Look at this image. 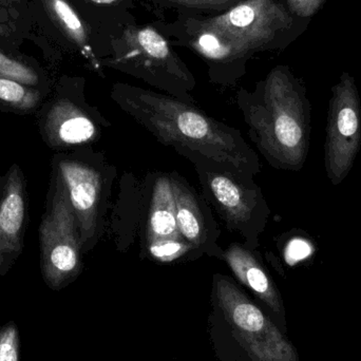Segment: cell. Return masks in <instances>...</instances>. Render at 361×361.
<instances>
[{"label": "cell", "mask_w": 361, "mask_h": 361, "mask_svg": "<svg viewBox=\"0 0 361 361\" xmlns=\"http://www.w3.org/2000/svg\"><path fill=\"white\" fill-rule=\"evenodd\" d=\"M114 99L159 141L182 154L188 152V157L212 161L243 177L260 171L258 157L239 131L188 104L146 91L121 92Z\"/></svg>", "instance_id": "6da1fadb"}, {"label": "cell", "mask_w": 361, "mask_h": 361, "mask_svg": "<svg viewBox=\"0 0 361 361\" xmlns=\"http://www.w3.org/2000/svg\"><path fill=\"white\" fill-rule=\"evenodd\" d=\"M207 334L219 361H300L269 314L221 274L212 279Z\"/></svg>", "instance_id": "7a4b0ae2"}, {"label": "cell", "mask_w": 361, "mask_h": 361, "mask_svg": "<svg viewBox=\"0 0 361 361\" xmlns=\"http://www.w3.org/2000/svg\"><path fill=\"white\" fill-rule=\"evenodd\" d=\"M255 143L271 165L299 171L311 141V104L305 90L284 70H275L262 94L243 107Z\"/></svg>", "instance_id": "3957f363"}, {"label": "cell", "mask_w": 361, "mask_h": 361, "mask_svg": "<svg viewBox=\"0 0 361 361\" xmlns=\"http://www.w3.org/2000/svg\"><path fill=\"white\" fill-rule=\"evenodd\" d=\"M40 269L50 290H61L82 271L80 231L67 188L53 169L46 212L39 226Z\"/></svg>", "instance_id": "277c9868"}, {"label": "cell", "mask_w": 361, "mask_h": 361, "mask_svg": "<svg viewBox=\"0 0 361 361\" xmlns=\"http://www.w3.org/2000/svg\"><path fill=\"white\" fill-rule=\"evenodd\" d=\"M361 146V103L353 76L343 72L332 88L324 144L328 179L339 185L353 169Z\"/></svg>", "instance_id": "5b68a950"}, {"label": "cell", "mask_w": 361, "mask_h": 361, "mask_svg": "<svg viewBox=\"0 0 361 361\" xmlns=\"http://www.w3.org/2000/svg\"><path fill=\"white\" fill-rule=\"evenodd\" d=\"M205 161L204 163L201 158L197 160L202 183L225 222L229 228L241 231L247 239L252 235L257 242L258 233L264 228L269 214L267 202L258 187L246 186L245 183L238 179L241 175L231 169L212 171L209 161Z\"/></svg>", "instance_id": "8992f818"}, {"label": "cell", "mask_w": 361, "mask_h": 361, "mask_svg": "<svg viewBox=\"0 0 361 361\" xmlns=\"http://www.w3.org/2000/svg\"><path fill=\"white\" fill-rule=\"evenodd\" d=\"M53 169L63 179L73 207L82 252H87L97 243L99 237V214L101 204V173L78 154H55Z\"/></svg>", "instance_id": "52a82bcc"}, {"label": "cell", "mask_w": 361, "mask_h": 361, "mask_svg": "<svg viewBox=\"0 0 361 361\" xmlns=\"http://www.w3.org/2000/svg\"><path fill=\"white\" fill-rule=\"evenodd\" d=\"M27 223V180L20 167L14 164L0 178V277L23 254Z\"/></svg>", "instance_id": "ba28073f"}, {"label": "cell", "mask_w": 361, "mask_h": 361, "mask_svg": "<svg viewBox=\"0 0 361 361\" xmlns=\"http://www.w3.org/2000/svg\"><path fill=\"white\" fill-rule=\"evenodd\" d=\"M42 140L53 149L86 145L97 139L99 129L90 114L65 97H55L38 110Z\"/></svg>", "instance_id": "9c48e42d"}, {"label": "cell", "mask_w": 361, "mask_h": 361, "mask_svg": "<svg viewBox=\"0 0 361 361\" xmlns=\"http://www.w3.org/2000/svg\"><path fill=\"white\" fill-rule=\"evenodd\" d=\"M222 258L235 278L252 292L269 317L286 334L288 322L283 299L260 261L247 248L240 244L229 245L223 252Z\"/></svg>", "instance_id": "30bf717a"}, {"label": "cell", "mask_w": 361, "mask_h": 361, "mask_svg": "<svg viewBox=\"0 0 361 361\" xmlns=\"http://www.w3.org/2000/svg\"><path fill=\"white\" fill-rule=\"evenodd\" d=\"M180 238L171 178L157 180L152 190L147 222V243Z\"/></svg>", "instance_id": "8fae6325"}, {"label": "cell", "mask_w": 361, "mask_h": 361, "mask_svg": "<svg viewBox=\"0 0 361 361\" xmlns=\"http://www.w3.org/2000/svg\"><path fill=\"white\" fill-rule=\"evenodd\" d=\"M177 224L180 237L193 248H202L207 241V231L201 208L193 193L180 180L171 178Z\"/></svg>", "instance_id": "7c38bea8"}, {"label": "cell", "mask_w": 361, "mask_h": 361, "mask_svg": "<svg viewBox=\"0 0 361 361\" xmlns=\"http://www.w3.org/2000/svg\"><path fill=\"white\" fill-rule=\"evenodd\" d=\"M44 91L15 80L0 78V109L18 114L38 111L44 101Z\"/></svg>", "instance_id": "4fadbf2b"}, {"label": "cell", "mask_w": 361, "mask_h": 361, "mask_svg": "<svg viewBox=\"0 0 361 361\" xmlns=\"http://www.w3.org/2000/svg\"><path fill=\"white\" fill-rule=\"evenodd\" d=\"M51 18L80 46L86 44V33L78 14L66 0H44Z\"/></svg>", "instance_id": "5bb4252c"}, {"label": "cell", "mask_w": 361, "mask_h": 361, "mask_svg": "<svg viewBox=\"0 0 361 361\" xmlns=\"http://www.w3.org/2000/svg\"><path fill=\"white\" fill-rule=\"evenodd\" d=\"M0 78L15 80L36 89H40L42 84L37 70L29 63L2 52H0Z\"/></svg>", "instance_id": "9a60e30c"}, {"label": "cell", "mask_w": 361, "mask_h": 361, "mask_svg": "<svg viewBox=\"0 0 361 361\" xmlns=\"http://www.w3.org/2000/svg\"><path fill=\"white\" fill-rule=\"evenodd\" d=\"M147 244L149 254L161 262H173L178 260L193 248L182 237Z\"/></svg>", "instance_id": "2e32d148"}, {"label": "cell", "mask_w": 361, "mask_h": 361, "mask_svg": "<svg viewBox=\"0 0 361 361\" xmlns=\"http://www.w3.org/2000/svg\"><path fill=\"white\" fill-rule=\"evenodd\" d=\"M0 361H20V337L13 320L0 326Z\"/></svg>", "instance_id": "e0dca14e"}, {"label": "cell", "mask_w": 361, "mask_h": 361, "mask_svg": "<svg viewBox=\"0 0 361 361\" xmlns=\"http://www.w3.org/2000/svg\"><path fill=\"white\" fill-rule=\"evenodd\" d=\"M139 42L144 50L154 59H163L169 55L166 42L154 30L145 29L140 32Z\"/></svg>", "instance_id": "ac0fdd59"}, {"label": "cell", "mask_w": 361, "mask_h": 361, "mask_svg": "<svg viewBox=\"0 0 361 361\" xmlns=\"http://www.w3.org/2000/svg\"><path fill=\"white\" fill-rule=\"evenodd\" d=\"M199 44L202 50L210 57L214 59H220L224 56L225 48L224 46L220 44L218 38L212 34H204L199 38Z\"/></svg>", "instance_id": "d6986e66"}, {"label": "cell", "mask_w": 361, "mask_h": 361, "mask_svg": "<svg viewBox=\"0 0 361 361\" xmlns=\"http://www.w3.org/2000/svg\"><path fill=\"white\" fill-rule=\"evenodd\" d=\"M326 0H288L290 8L301 17H311L322 8Z\"/></svg>", "instance_id": "ffe728a7"}, {"label": "cell", "mask_w": 361, "mask_h": 361, "mask_svg": "<svg viewBox=\"0 0 361 361\" xmlns=\"http://www.w3.org/2000/svg\"><path fill=\"white\" fill-rule=\"evenodd\" d=\"M8 33V29L4 25V23H0V37L4 35H6Z\"/></svg>", "instance_id": "44dd1931"}, {"label": "cell", "mask_w": 361, "mask_h": 361, "mask_svg": "<svg viewBox=\"0 0 361 361\" xmlns=\"http://www.w3.org/2000/svg\"><path fill=\"white\" fill-rule=\"evenodd\" d=\"M91 1L97 2V4H112L116 0H91Z\"/></svg>", "instance_id": "7402d4cb"}]
</instances>
